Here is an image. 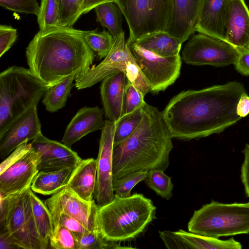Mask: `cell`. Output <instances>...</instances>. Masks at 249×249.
<instances>
[{"instance_id": "1", "label": "cell", "mask_w": 249, "mask_h": 249, "mask_svg": "<svg viewBox=\"0 0 249 249\" xmlns=\"http://www.w3.org/2000/svg\"><path fill=\"white\" fill-rule=\"evenodd\" d=\"M244 85L236 81L183 91L162 112L172 138L190 140L223 131L242 118L236 111Z\"/></svg>"}, {"instance_id": "2", "label": "cell", "mask_w": 249, "mask_h": 249, "mask_svg": "<svg viewBox=\"0 0 249 249\" xmlns=\"http://www.w3.org/2000/svg\"><path fill=\"white\" fill-rule=\"evenodd\" d=\"M87 33L64 26L39 31L26 49L29 70L49 88L72 74L83 76L95 57L85 40Z\"/></svg>"}, {"instance_id": "3", "label": "cell", "mask_w": 249, "mask_h": 249, "mask_svg": "<svg viewBox=\"0 0 249 249\" xmlns=\"http://www.w3.org/2000/svg\"><path fill=\"white\" fill-rule=\"evenodd\" d=\"M142 109V118L137 128L113 146V181L135 172L164 171L169 165L173 138L162 112L145 102Z\"/></svg>"}, {"instance_id": "4", "label": "cell", "mask_w": 249, "mask_h": 249, "mask_svg": "<svg viewBox=\"0 0 249 249\" xmlns=\"http://www.w3.org/2000/svg\"><path fill=\"white\" fill-rule=\"evenodd\" d=\"M156 207L142 194L121 197L115 196L110 202L99 206L97 223L103 236L120 243L133 240L143 233L156 218Z\"/></svg>"}, {"instance_id": "5", "label": "cell", "mask_w": 249, "mask_h": 249, "mask_svg": "<svg viewBox=\"0 0 249 249\" xmlns=\"http://www.w3.org/2000/svg\"><path fill=\"white\" fill-rule=\"evenodd\" d=\"M49 88L29 69L17 66L0 73V134L19 116L37 107Z\"/></svg>"}, {"instance_id": "6", "label": "cell", "mask_w": 249, "mask_h": 249, "mask_svg": "<svg viewBox=\"0 0 249 249\" xmlns=\"http://www.w3.org/2000/svg\"><path fill=\"white\" fill-rule=\"evenodd\" d=\"M188 231L218 238L249 233V202L222 203L212 200L194 212Z\"/></svg>"}, {"instance_id": "7", "label": "cell", "mask_w": 249, "mask_h": 249, "mask_svg": "<svg viewBox=\"0 0 249 249\" xmlns=\"http://www.w3.org/2000/svg\"><path fill=\"white\" fill-rule=\"evenodd\" d=\"M31 186L0 199V232L18 248L46 249L38 234L33 215Z\"/></svg>"}, {"instance_id": "8", "label": "cell", "mask_w": 249, "mask_h": 249, "mask_svg": "<svg viewBox=\"0 0 249 249\" xmlns=\"http://www.w3.org/2000/svg\"><path fill=\"white\" fill-rule=\"evenodd\" d=\"M173 0H117L129 30V42L157 31H166L170 24Z\"/></svg>"}, {"instance_id": "9", "label": "cell", "mask_w": 249, "mask_h": 249, "mask_svg": "<svg viewBox=\"0 0 249 249\" xmlns=\"http://www.w3.org/2000/svg\"><path fill=\"white\" fill-rule=\"evenodd\" d=\"M129 43L132 55L149 83L151 92L157 93L165 90L178 78L182 63L179 54L163 57L139 46L134 42Z\"/></svg>"}, {"instance_id": "10", "label": "cell", "mask_w": 249, "mask_h": 249, "mask_svg": "<svg viewBox=\"0 0 249 249\" xmlns=\"http://www.w3.org/2000/svg\"><path fill=\"white\" fill-rule=\"evenodd\" d=\"M238 55L237 48L226 41L199 33L184 46L182 59L192 65L219 67L234 64Z\"/></svg>"}, {"instance_id": "11", "label": "cell", "mask_w": 249, "mask_h": 249, "mask_svg": "<svg viewBox=\"0 0 249 249\" xmlns=\"http://www.w3.org/2000/svg\"><path fill=\"white\" fill-rule=\"evenodd\" d=\"M116 124L108 120L101 129L97 160L96 183L93 199L99 206H104L115 197L113 190L112 153Z\"/></svg>"}, {"instance_id": "12", "label": "cell", "mask_w": 249, "mask_h": 249, "mask_svg": "<svg viewBox=\"0 0 249 249\" xmlns=\"http://www.w3.org/2000/svg\"><path fill=\"white\" fill-rule=\"evenodd\" d=\"M135 61L129 43L125 40L124 31L113 38L110 52L100 64L90 68L83 76L75 78V87L78 89L90 88L110 74L119 71L125 73L128 66Z\"/></svg>"}, {"instance_id": "13", "label": "cell", "mask_w": 249, "mask_h": 249, "mask_svg": "<svg viewBox=\"0 0 249 249\" xmlns=\"http://www.w3.org/2000/svg\"><path fill=\"white\" fill-rule=\"evenodd\" d=\"M44 202L52 217L64 213L78 220L89 231L99 229L96 220L99 206L94 199L87 201L65 187Z\"/></svg>"}, {"instance_id": "14", "label": "cell", "mask_w": 249, "mask_h": 249, "mask_svg": "<svg viewBox=\"0 0 249 249\" xmlns=\"http://www.w3.org/2000/svg\"><path fill=\"white\" fill-rule=\"evenodd\" d=\"M41 154L32 149L0 173V198L18 193L30 186L38 173Z\"/></svg>"}, {"instance_id": "15", "label": "cell", "mask_w": 249, "mask_h": 249, "mask_svg": "<svg viewBox=\"0 0 249 249\" xmlns=\"http://www.w3.org/2000/svg\"><path fill=\"white\" fill-rule=\"evenodd\" d=\"M41 133L36 107L19 116L0 134V157L6 158L25 141H32Z\"/></svg>"}, {"instance_id": "16", "label": "cell", "mask_w": 249, "mask_h": 249, "mask_svg": "<svg viewBox=\"0 0 249 249\" xmlns=\"http://www.w3.org/2000/svg\"><path fill=\"white\" fill-rule=\"evenodd\" d=\"M31 143L33 149L41 154L38 164L39 171L74 168L82 160L71 148L63 143L48 139L42 133Z\"/></svg>"}, {"instance_id": "17", "label": "cell", "mask_w": 249, "mask_h": 249, "mask_svg": "<svg viewBox=\"0 0 249 249\" xmlns=\"http://www.w3.org/2000/svg\"><path fill=\"white\" fill-rule=\"evenodd\" d=\"M159 234L168 249H241L242 248L240 243L233 238L222 240L181 229L176 231H159Z\"/></svg>"}, {"instance_id": "18", "label": "cell", "mask_w": 249, "mask_h": 249, "mask_svg": "<svg viewBox=\"0 0 249 249\" xmlns=\"http://www.w3.org/2000/svg\"><path fill=\"white\" fill-rule=\"evenodd\" d=\"M226 41L249 49V9L245 0H226Z\"/></svg>"}, {"instance_id": "19", "label": "cell", "mask_w": 249, "mask_h": 249, "mask_svg": "<svg viewBox=\"0 0 249 249\" xmlns=\"http://www.w3.org/2000/svg\"><path fill=\"white\" fill-rule=\"evenodd\" d=\"M104 111L96 106L85 107L80 109L67 125L62 142L68 147L71 146L83 137L101 130L105 121Z\"/></svg>"}, {"instance_id": "20", "label": "cell", "mask_w": 249, "mask_h": 249, "mask_svg": "<svg viewBox=\"0 0 249 249\" xmlns=\"http://www.w3.org/2000/svg\"><path fill=\"white\" fill-rule=\"evenodd\" d=\"M202 0H173V12L166 30L183 43L196 32Z\"/></svg>"}, {"instance_id": "21", "label": "cell", "mask_w": 249, "mask_h": 249, "mask_svg": "<svg viewBox=\"0 0 249 249\" xmlns=\"http://www.w3.org/2000/svg\"><path fill=\"white\" fill-rule=\"evenodd\" d=\"M127 83L125 73L119 71L104 78L100 86L104 111L107 120L116 123L123 116V104Z\"/></svg>"}, {"instance_id": "22", "label": "cell", "mask_w": 249, "mask_h": 249, "mask_svg": "<svg viewBox=\"0 0 249 249\" xmlns=\"http://www.w3.org/2000/svg\"><path fill=\"white\" fill-rule=\"evenodd\" d=\"M226 0H202L196 32L226 41Z\"/></svg>"}, {"instance_id": "23", "label": "cell", "mask_w": 249, "mask_h": 249, "mask_svg": "<svg viewBox=\"0 0 249 249\" xmlns=\"http://www.w3.org/2000/svg\"><path fill=\"white\" fill-rule=\"evenodd\" d=\"M96 177V159L82 160L72 170L65 187L82 199L91 202L93 199Z\"/></svg>"}, {"instance_id": "24", "label": "cell", "mask_w": 249, "mask_h": 249, "mask_svg": "<svg viewBox=\"0 0 249 249\" xmlns=\"http://www.w3.org/2000/svg\"><path fill=\"white\" fill-rule=\"evenodd\" d=\"M135 42L159 55L170 57L179 54L182 42L165 31H157L143 36Z\"/></svg>"}, {"instance_id": "25", "label": "cell", "mask_w": 249, "mask_h": 249, "mask_svg": "<svg viewBox=\"0 0 249 249\" xmlns=\"http://www.w3.org/2000/svg\"><path fill=\"white\" fill-rule=\"evenodd\" d=\"M73 168H65L52 171H40L33 180L31 188L33 192L51 195L65 187Z\"/></svg>"}, {"instance_id": "26", "label": "cell", "mask_w": 249, "mask_h": 249, "mask_svg": "<svg viewBox=\"0 0 249 249\" xmlns=\"http://www.w3.org/2000/svg\"><path fill=\"white\" fill-rule=\"evenodd\" d=\"M77 77V74H72L47 89L42 99L47 111L55 112L65 106L73 86V82Z\"/></svg>"}, {"instance_id": "27", "label": "cell", "mask_w": 249, "mask_h": 249, "mask_svg": "<svg viewBox=\"0 0 249 249\" xmlns=\"http://www.w3.org/2000/svg\"><path fill=\"white\" fill-rule=\"evenodd\" d=\"M33 215L40 237L48 247L54 228L52 214L48 208L33 192L30 191Z\"/></svg>"}, {"instance_id": "28", "label": "cell", "mask_w": 249, "mask_h": 249, "mask_svg": "<svg viewBox=\"0 0 249 249\" xmlns=\"http://www.w3.org/2000/svg\"><path fill=\"white\" fill-rule=\"evenodd\" d=\"M97 20L106 27L115 38L124 31L122 28V12L115 2L100 4L94 8Z\"/></svg>"}, {"instance_id": "29", "label": "cell", "mask_w": 249, "mask_h": 249, "mask_svg": "<svg viewBox=\"0 0 249 249\" xmlns=\"http://www.w3.org/2000/svg\"><path fill=\"white\" fill-rule=\"evenodd\" d=\"M142 116V106L133 112L123 116L115 123L113 146L124 141L135 131L140 124Z\"/></svg>"}, {"instance_id": "30", "label": "cell", "mask_w": 249, "mask_h": 249, "mask_svg": "<svg viewBox=\"0 0 249 249\" xmlns=\"http://www.w3.org/2000/svg\"><path fill=\"white\" fill-rule=\"evenodd\" d=\"M144 181L149 188L162 198L169 200L173 196L174 185L171 178L165 174L163 171L159 169L149 171Z\"/></svg>"}, {"instance_id": "31", "label": "cell", "mask_w": 249, "mask_h": 249, "mask_svg": "<svg viewBox=\"0 0 249 249\" xmlns=\"http://www.w3.org/2000/svg\"><path fill=\"white\" fill-rule=\"evenodd\" d=\"M37 19L41 32L60 26L56 0H41Z\"/></svg>"}, {"instance_id": "32", "label": "cell", "mask_w": 249, "mask_h": 249, "mask_svg": "<svg viewBox=\"0 0 249 249\" xmlns=\"http://www.w3.org/2000/svg\"><path fill=\"white\" fill-rule=\"evenodd\" d=\"M78 249H121L120 243L110 241L105 239L99 229L92 230L88 232L75 237Z\"/></svg>"}, {"instance_id": "33", "label": "cell", "mask_w": 249, "mask_h": 249, "mask_svg": "<svg viewBox=\"0 0 249 249\" xmlns=\"http://www.w3.org/2000/svg\"><path fill=\"white\" fill-rule=\"evenodd\" d=\"M85 38L90 49L97 53L100 59L108 54L113 43L112 35L106 31H88Z\"/></svg>"}, {"instance_id": "34", "label": "cell", "mask_w": 249, "mask_h": 249, "mask_svg": "<svg viewBox=\"0 0 249 249\" xmlns=\"http://www.w3.org/2000/svg\"><path fill=\"white\" fill-rule=\"evenodd\" d=\"M60 26L72 27L81 14L84 0H56Z\"/></svg>"}, {"instance_id": "35", "label": "cell", "mask_w": 249, "mask_h": 249, "mask_svg": "<svg viewBox=\"0 0 249 249\" xmlns=\"http://www.w3.org/2000/svg\"><path fill=\"white\" fill-rule=\"evenodd\" d=\"M147 174V171L135 172L113 180V190L115 196L121 197L131 196L132 189L140 182L144 180Z\"/></svg>"}, {"instance_id": "36", "label": "cell", "mask_w": 249, "mask_h": 249, "mask_svg": "<svg viewBox=\"0 0 249 249\" xmlns=\"http://www.w3.org/2000/svg\"><path fill=\"white\" fill-rule=\"evenodd\" d=\"M50 246L55 249H78L73 233L65 226L58 224L54 226L49 238Z\"/></svg>"}, {"instance_id": "37", "label": "cell", "mask_w": 249, "mask_h": 249, "mask_svg": "<svg viewBox=\"0 0 249 249\" xmlns=\"http://www.w3.org/2000/svg\"><path fill=\"white\" fill-rule=\"evenodd\" d=\"M143 97L142 93L131 83L127 81L123 104V116L130 113L142 107L145 102Z\"/></svg>"}, {"instance_id": "38", "label": "cell", "mask_w": 249, "mask_h": 249, "mask_svg": "<svg viewBox=\"0 0 249 249\" xmlns=\"http://www.w3.org/2000/svg\"><path fill=\"white\" fill-rule=\"evenodd\" d=\"M0 5L15 12L37 16L39 6L36 0H0Z\"/></svg>"}, {"instance_id": "39", "label": "cell", "mask_w": 249, "mask_h": 249, "mask_svg": "<svg viewBox=\"0 0 249 249\" xmlns=\"http://www.w3.org/2000/svg\"><path fill=\"white\" fill-rule=\"evenodd\" d=\"M52 218L54 226L58 224L65 226L73 233L75 237L90 231L78 220L67 214L61 213Z\"/></svg>"}, {"instance_id": "40", "label": "cell", "mask_w": 249, "mask_h": 249, "mask_svg": "<svg viewBox=\"0 0 249 249\" xmlns=\"http://www.w3.org/2000/svg\"><path fill=\"white\" fill-rule=\"evenodd\" d=\"M17 30L9 25H0V57L12 47L17 38Z\"/></svg>"}, {"instance_id": "41", "label": "cell", "mask_w": 249, "mask_h": 249, "mask_svg": "<svg viewBox=\"0 0 249 249\" xmlns=\"http://www.w3.org/2000/svg\"><path fill=\"white\" fill-rule=\"evenodd\" d=\"M28 142L25 141L21 143L3 160L0 165V173L4 171L33 149L31 143H28Z\"/></svg>"}, {"instance_id": "42", "label": "cell", "mask_w": 249, "mask_h": 249, "mask_svg": "<svg viewBox=\"0 0 249 249\" xmlns=\"http://www.w3.org/2000/svg\"><path fill=\"white\" fill-rule=\"evenodd\" d=\"M238 56L234 65L235 69L241 74L249 75V49L236 48Z\"/></svg>"}, {"instance_id": "43", "label": "cell", "mask_w": 249, "mask_h": 249, "mask_svg": "<svg viewBox=\"0 0 249 249\" xmlns=\"http://www.w3.org/2000/svg\"><path fill=\"white\" fill-rule=\"evenodd\" d=\"M244 155L241 169V179L246 195L249 197V143H247L243 151Z\"/></svg>"}, {"instance_id": "44", "label": "cell", "mask_w": 249, "mask_h": 249, "mask_svg": "<svg viewBox=\"0 0 249 249\" xmlns=\"http://www.w3.org/2000/svg\"><path fill=\"white\" fill-rule=\"evenodd\" d=\"M236 111L237 114L241 118L249 114V96L246 92H244L239 98Z\"/></svg>"}, {"instance_id": "45", "label": "cell", "mask_w": 249, "mask_h": 249, "mask_svg": "<svg viewBox=\"0 0 249 249\" xmlns=\"http://www.w3.org/2000/svg\"><path fill=\"white\" fill-rule=\"evenodd\" d=\"M117 0H84L83 5L81 14H85L94 8L103 3L108 2H116Z\"/></svg>"}, {"instance_id": "46", "label": "cell", "mask_w": 249, "mask_h": 249, "mask_svg": "<svg viewBox=\"0 0 249 249\" xmlns=\"http://www.w3.org/2000/svg\"><path fill=\"white\" fill-rule=\"evenodd\" d=\"M0 249H18L3 233H0Z\"/></svg>"}]
</instances>
